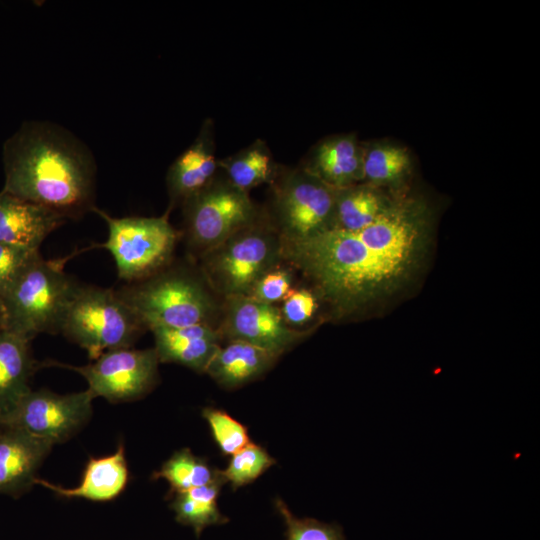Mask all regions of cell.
Returning <instances> with one entry per match:
<instances>
[{"instance_id": "cell-22", "label": "cell", "mask_w": 540, "mask_h": 540, "mask_svg": "<svg viewBox=\"0 0 540 540\" xmlns=\"http://www.w3.org/2000/svg\"><path fill=\"white\" fill-rule=\"evenodd\" d=\"M227 174L228 182L247 192L260 184L270 182L275 173L272 156L261 142H256L229 158L218 162Z\"/></svg>"}, {"instance_id": "cell-2", "label": "cell", "mask_w": 540, "mask_h": 540, "mask_svg": "<svg viewBox=\"0 0 540 540\" xmlns=\"http://www.w3.org/2000/svg\"><path fill=\"white\" fill-rule=\"evenodd\" d=\"M4 192L66 220L93 211L96 164L88 147L64 127L28 121L4 144Z\"/></svg>"}, {"instance_id": "cell-21", "label": "cell", "mask_w": 540, "mask_h": 540, "mask_svg": "<svg viewBox=\"0 0 540 540\" xmlns=\"http://www.w3.org/2000/svg\"><path fill=\"white\" fill-rule=\"evenodd\" d=\"M226 482L222 470H218L210 483L169 495L176 521L192 527L197 537L208 526L227 523L229 518L220 512L217 505L220 490Z\"/></svg>"}, {"instance_id": "cell-9", "label": "cell", "mask_w": 540, "mask_h": 540, "mask_svg": "<svg viewBox=\"0 0 540 540\" xmlns=\"http://www.w3.org/2000/svg\"><path fill=\"white\" fill-rule=\"evenodd\" d=\"M183 204L187 238L195 247L216 248L254 221L247 192L228 181L211 182Z\"/></svg>"}, {"instance_id": "cell-1", "label": "cell", "mask_w": 540, "mask_h": 540, "mask_svg": "<svg viewBox=\"0 0 540 540\" xmlns=\"http://www.w3.org/2000/svg\"><path fill=\"white\" fill-rule=\"evenodd\" d=\"M424 211L415 204L386 206L368 226L332 227L304 238H280V256L308 277L341 313L358 311L405 285L428 246Z\"/></svg>"}, {"instance_id": "cell-7", "label": "cell", "mask_w": 540, "mask_h": 540, "mask_svg": "<svg viewBox=\"0 0 540 540\" xmlns=\"http://www.w3.org/2000/svg\"><path fill=\"white\" fill-rule=\"evenodd\" d=\"M93 399L88 390L62 395L31 389L0 418V428L17 429L53 445L62 443L90 420Z\"/></svg>"}, {"instance_id": "cell-14", "label": "cell", "mask_w": 540, "mask_h": 540, "mask_svg": "<svg viewBox=\"0 0 540 540\" xmlns=\"http://www.w3.org/2000/svg\"><path fill=\"white\" fill-rule=\"evenodd\" d=\"M66 219L43 206L0 192V243L39 250Z\"/></svg>"}, {"instance_id": "cell-27", "label": "cell", "mask_w": 540, "mask_h": 540, "mask_svg": "<svg viewBox=\"0 0 540 540\" xmlns=\"http://www.w3.org/2000/svg\"><path fill=\"white\" fill-rule=\"evenodd\" d=\"M202 416L208 422L212 436L223 455H233L250 443L247 427L226 411L206 407L202 410Z\"/></svg>"}, {"instance_id": "cell-17", "label": "cell", "mask_w": 540, "mask_h": 540, "mask_svg": "<svg viewBox=\"0 0 540 540\" xmlns=\"http://www.w3.org/2000/svg\"><path fill=\"white\" fill-rule=\"evenodd\" d=\"M31 340L0 329V418L31 390L30 381L42 367L32 355Z\"/></svg>"}, {"instance_id": "cell-20", "label": "cell", "mask_w": 540, "mask_h": 540, "mask_svg": "<svg viewBox=\"0 0 540 540\" xmlns=\"http://www.w3.org/2000/svg\"><path fill=\"white\" fill-rule=\"evenodd\" d=\"M279 356L243 341H229L218 349L205 373L219 385L232 389L264 374Z\"/></svg>"}, {"instance_id": "cell-5", "label": "cell", "mask_w": 540, "mask_h": 540, "mask_svg": "<svg viewBox=\"0 0 540 540\" xmlns=\"http://www.w3.org/2000/svg\"><path fill=\"white\" fill-rule=\"evenodd\" d=\"M116 293L150 330L208 323L212 313V300L200 281L168 266L144 280L127 283Z\"/></svg>"}, {"instance_id": "cell-4", "label": "cell", "mask_w": 540, "mask_h": 540, "mask_svg": "<svg viewBox=\"0 0 540 540\" xmlns=\"http://www.w3.org/2000/svg\"><path fill=\"white\" fill-rule=\"evenodd\" d=\"M145 329L116 290L80 283L66 308L59 333L95 360L107 351L132 347Z\"/></svg>"}, {"instance_id": "cell-31", "label": "cell", "mask_w": 540, "mask_h": 540, "mask_svg": "<svg viewBox=\"0 0 540 540\" xmlns=\"http://www.w3.org/2000/svg\"><path fill=\"white\" fill-rule=\"evenodd\" d=\"M317 310V300L307 289L291 290L283 300L282 317L287 324L301 325L310 320Z\"/></svg>"}, {"instance_id": "cell-8", "label": "cell", "mask_w": 540, "mask_h": 540, "mask_svg": "<svg viewBox=\"0 0 540 540\" xmlns=\"http://www.w3.org/2000/svg\"><path fill=\"white\" fill-rule=\"evenodd\" d=\"M159 359L154 348H120L101 354L84 366L55 361L42 367L58 366L73 370L85 378L91 395L112 403L134 401L149 393L157 383Z\"/></svg>"}, {"instance_id": "cell-25", "label": "cell", "mask_w": 540, "mask_h": 540, "mask_svg": "<svg viewBox=\"0 0 540 540\" xmlns=\"http://www.w3.org/2000/svg\"><path fill=\"white\" fill-rule=\"evenodd\" d=\"M410 156L403 148L392 145H375L362 148V179L382 185L398 180L408 170Z\"/></svg>"}, {"instance_id": "cell-29", "label": "cell", "mask_w": 540, "mask_h": 540, "mask_svg": "<svg viewBox=\"0 0 540 540\" xmlns=\"http://www.w3.org/2000/svg\"><path fill=\"white\" fill-rule=\"evenodd\" d=\"M40 256L39 250L0 243V299Z\"/></svg>"}, {"instance_id": "cell-13", "label": "cell", "mask_w": 540, "mask_h": 540, "mask_svg": "<svg viewBox=\"0 0 540 540\" xmlns=\"http://www.w3.org/2000/svg\"><path fill=\"white\" fill-rule=\"evenodd\" d=\"M53 444L12 428H0V494L14 498L34 485Z\"/></svg>"}, {"instance_id": "cell-19", "label": "cell", "mask_w": 540, "mask_h": 540, "mask_svg": "<svg viewBox=\"0 0 540 540\" xmlns=\"http://www.w3.org/2000/svg\"><path fill=\"white\" fill-rule=\"evenodd\" d=\"M362 148L353 135L322 141L303 169L334 189L350 187L362 179Z\"/></svg>"}, {"instance_id": "cell-15", "label": "cell", "mask_w": 540, "mask_h": 540, "mask_svg": "<svg viewBox=\"0 0 540 540\" xmlns=\"http://www.w3.org/2000/svg\"><path fill=\"white\" fill-rule=\"evenodd\" d=\"M159 362L177 363L196 372H205L220 348V333L208 323L184 327L151 329Z\"/></svg>"}, {"instance_id": "cell-11", "label": "cell", "mask_w": 540, "mask_h": 540, "mask_svg": "<svg viewBox=\"0 0 540 540\" xmlns=\"http://www.w3.org/2000/svg\"><path fill=\"white\" fill-rule=\"evenodd\" d=\"M336 192L304 169L290 172L276 192L282 237L304 238L332 228Z\"/></svg>"}, {"instance_id": "cell-26", "label": "cell", "mask_w": 540, "mask_h": 540, "mask_svg": "<svg viewBox=\"0 0 540 540\" xmlns=\"http://www.w3.org/2000/svg\"><path fill=\"white\" fill-rule=\"evenodd\" d=\"M276 463L260 445L249 443L233 455L222 474L234 490L255 481Z\"/></svg>"}, {"instance_id": "cell-16", "label": "cell", "mask_w": 540, "mask_h": 540, "mask_svg": "<svg viewBox=\"0 0 540 540\" xmlns=\"http://www.w3.org/2000/svg\"><path fill=\"white\" fill-rule=\"evenodd\" d=\"M129 471L123 444L103 457H90L80 483L72 488L37 478L35 485H41L64 498H83L90 501L106 502L118 497L126 488Z\"/></svg>"}, {"instance_id": "cell-28", "label": "cell", "mask_w": 540, "mask_h": 540, "mask_svg": "<svg viewBox=\"0 0 540 540\" xmlns=\"http://www.w3.org/2000/svg\"><path fill=\"white\" fill-rule=\"evenodd\" d=\"M274 505L285 522L287 540H345L341 528L336 524L297 518L280 498L275 499Z\"/></svg>"}, {"instance_id": "cell-6", "label": "cell", "mask_w": 540, "mask_h": 540, "mask_svg": "<svg viewBox=\"0 0 540 540\" xmlns=\"http://www.w3.org/2000/svg\"><path fill=\"white\" fill-rule=\"evenodd\" d=\"M93 212L107 224L108 238L101 247L111 253L121 280L138 282L169 265L178 234L167 215L116 218L97 207Z\"/></svg>"}, {"instance_id": "cell-24", "label": "cell", "mask_w": 540, "mask_h": 540, "mask_svg": "<svg viewBox=\"0 0 540 540\" xmlns=\"http://www.w3.org/2000/svg\"><path fill=\"white\" fill-rule=\"evenodd\" d=\"M218 470L210 467L205 459L194 455L189 448H183L166 460L153 473L152 479H165L170 486L169 496L210 483Z\"/></svg>"}, {"instance_id": "cell-32", "label": "cell", "mask_w": 540, "mask_h": 540, "mask_svg": "<svg viewBox=\"0 0 540 540\" xmlns=\"http://www.w3.org/2000/svg\"><path fill=\"white\" fill-rule=\"evenodd\" d=\"M4 322H5V311H4L3 302L0 299V329L4 328Z\"/></svg>"}, {"instance_id": "cell-3", "label": "cell", "mask_w": 540, "mask_h": 540, "mask_svg": "<svg viewBox=\"0 0 540 540\" xmlns=\"http://www.w3.org/2000/svg\"><path fill=\"white\" fill-rule=\"evenodd\" d=\"M65 259L41 255L22 273L2 299L5 330L32 340L41 333L57 334L79 282L64 271Z\"/></svg>"}, {"instance_id": "cell-12", "label": "cell", "mask_w": 540, "mask_h": 540, "mask_svg": "<svg viewBox=\"0 0 540 540\" xmlns=\"http://www.w3.org/2000/svg\"><path fill=\"white\" fill-rule=\"evenodd\" d=\"M224 333L230 341H243L277 356L302 337L286 325L275 306L247 295L228 297Z\"/></svg>"}, {"instance_id": "cell-30", "label": "cell", "mask_w": 540, "mask_h": 540, "mask_svg": "<svg viewBox=\"0 0 540 540\" xmlns=\"http://www.w3.org/2000/svg\"><path fill=\"white\" fill-rule=\"evenodd\" d=\"M291 290L290 274L286 270L273 268L256 282L247 296L272 305L283 301Z\"/></svg>"}, {"instance_id": "cell-10", "label": "cell", "mask_w": 540, "mask_h": 540, "mask_svg": "<svg viewBox=\"0 0 540 540\" xmlns=\"http://www.w3.org/2000/svg\"><path fill=\"white\" fill-rule=\"evenodd\" d=\"M250 226L216 247L206 262L208 275L227 297L249 295L280 256V240Z\"/></svg>"}, {"instance_id": "cell-18", "label": "cell", "mask_w": 540, "mask_h": 540, "mask_svg": "<svg viewBox=\"0 0 540 540\" xmlns=\"http://www.w3.org/2000/svg\"><path fill=\"white\" fill-rule=\"evenodd\" d=\"M208 125L170 166L167 187L172 203L184 202L212 182L219 167Z\"/></svg>"}, {"instance_id": "cell-23", "label": "cell", "mask_w": 540, "mask_h": 540, "mask_svg": "<svg viewBox=\"0 0 540 540\" xmlns=\"http://www.w3.org/2000/svg\"><path fill=\"white\" fill-rule=\"evenodd\" d=\"M385 207L381 197L369 187L338 189L333 227L360 230L370 225Z\"/></svg>"}]
</instances>
